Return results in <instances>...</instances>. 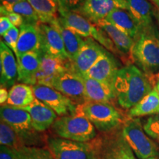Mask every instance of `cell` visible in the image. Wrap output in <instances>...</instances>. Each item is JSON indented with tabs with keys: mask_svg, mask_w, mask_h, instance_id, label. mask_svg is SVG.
I'll use <instances>...</instances> for the list:
<instances>
[{
	"mask_svg": "<svg viewBox=\"0 0 159 159\" xmlns=\"http://www.w3.org/2000/svg\"><path fill=\"white\" fill-rule=\"evenodd\" d=\"M156 83L153 75L130 64L119 69L112 85L119 106L130 110L151 92Z\"/></svg>",
	"mask_w": 159,
	"mask_h": 159,
	"instance_id": "6da1fadb",
	"label": "cell"
},
{
	"mask_svg": "<svg viewBox=\"0 0 159 159\" xmlns=\"http://www.w3.org/2000/svg\"><path fill=\"white\" fill-rule=\"evenodd\" d=\"M134 63L149 75L159 72V33L157 26L143 29L134 41Z\"/></svg>",
	"mask_w": 159,
	"mask_h": 159,
	"instance_id": "7a4b0ae2",
	"label": "cell"
},
{
	"mask_svg": "<svg viewBox=\"0 0 159 159\" xmlns=\"http://www.w3.org/2000/svg\"><path fill=\"white\" fill-rule=\"evenodd\" d=\"M77 110L84 115L97 130L104 134L119 129L128 118L110 103L85 102L77 105Z\"/></svg>",
	"mask_w": 159,
	"mask_h": 159,
	"instance_id": "3957f363",
	"label": "cell"
},
{
	"mask_svg": "<svg viewBox=\"0 0 159 159\" xmlns=\"http://www.w3.org/2000/svg\"><path fill=\"white\" fill-rule=\"evenodd\" d=\"M52 130L57 137L76 142H91L97 137L95 127L77 110L75 114L57 118Z\"/></svg>",
	"mask_w": 159,
	"mask_h": 159,
	"instance_id": "277c9868",
	"label": "cell"
},
{
	"mask_svg": "<svg viewBox=\"0 0 159 159\" xmlns=\"http://www.w3.org/2000/svg\"><path fill=\"white\" fill-rule=\"evenodd\" d=\"M47 147L54 159H99V139L81 142L51 137Z\"/></svg>",
	"mask_w": 159,
	"mask_h": 159,
	"instance_id": "5b68a950",
	"label": "cell"
},
{
	"mask_svg": "<svg viewBox=\"0 0 159 159\" xmlns=\"http://www.w3.org/2000/svg\"><path fill=\"white\" fill-rule=\"evenodd\" d=\"M58 19L65 27L80 35L83 38H92L95 41H98L99 44L114 54L119 55L121 58V55L115 47L114 43L111 41L106 33L102 30L97 27L96 25L91 23L82 15L76 12L58 11Z\"/></svg>",
	"mask_w": 159,
	"mask_h": 159,
	"instance_id": "8992f818",
	"label": "cell"
},
{
	"mask_svg": "<svg viewBox=\"0 0 159 159\" xmlns=\"http://www.w3.org/2000/svg\"><path fill=\"white\" fill-rule=\"evenodd\" d=\"M121 132L137 158L148 159L159 157L158 146L145 133L139 118L128 117L121 127Z\"/></svg>",
	"mask_w": 159,
	"mask_h": 159,
	"instance_id": "52a82bcc",
	"label": "cell"
},
{
	"mask_svg": "<svg viewBox=\"0 0 159 159\" xmlns=\"http://www.w3.org/2000/svg\"><path fill=\"white\" fill-rule=\"evenodd\" d=\"M1 120L14 130L25 146L38 144L39 137L32 125L30 115L27 111L11 105H2L0 108Z\"/></svg>",
	"mask_w": 159,
	"mask_h": 159,
	"instance_id": "ba28073f",
	"label": "cell"
},
{
	"mask_svg": "<svg viewBox=\"0 0 159 159\" xmlns=\"http://www.w3.org/2000/svg\"><path fill=\"white\" fill-rule=\"evenodd\" d=\"M35 97L52 109L58 116L75 114L77 105L60 91L47 85H32Z\"/></svg>",
	"mask_w": 159,
	"mask_h": 159,
	"instance_id": "9c48e42d",
	"label": "cell"
},
{
	"mask_svg": "<svg viewBox=\"0 0 159 159\" xmlns=\"http://www.w3.org/2000/svg\"><path fill=\"white\" fill-rule=\"evenodd\" d=\"M98 139L99 159H136L123 137L121 129L107 133L105 136Z\"/></svg>",
	"mask_w": 159,
	"mask_h": 159,
	"instance_id": "30bf717a",
	"label": "cell"
},
{
	"mask_svg": "<svg viewBox=\"0 0 159 159\" xmlns=\"http://www.w3.org/2000/svg\"><path fill=\"white\" fill-rule=\"evenodd\" d=\"M127 10L125 0H85L76 13L82 15L91 23L97 25L107 17L114 9Z\"/></svg>",
	"mask_w": 159,
	"mask_h": 159,
	"instance_id": "8fae6325",
	"label": "cell"
},
{
	"mask_svg": "<svg viewBox=\"0 0 159 159\" xmlns=\"http://www.w3.org/2000/svg\"><path fill=\"white\" fill-rule=\"evenodd\" d=\"M106 50L92 38H86L83 47L77 57L69 64V70L79 75H84Z\"/></svg>",
	"mask_w": 159,
	"mask_h": 159,
	"instance_id": "7c38bea8",
	"label": "cell"
},
{
	"mask_svg": "<svg viewBox=\"0 0 159 159\" xmlns=\"http://www.w3.org/2000/svg\"><path fill=\"white\" fill-rule=\"evenodd\" d=\"M52 88L69 97L77 105L87 102L82 77L69 69L55 81Z\"/></svg>",
	"mask_w": 159,
	"mask_h": 159,
	"instance_id": "4fadbf2b",
	"label": "cell"
},
{
	"mask_svg": "<svg viewBox=\"0 0 159 159\" xmlns=\"http://www.w3.org/2000/svg\"><path fill=\"white\" fill-rule=\"evenodd\" d=\"M70 61L66 62L47 54L41 49V65L36 77V84L52 87L61 75L69 69Z\"/></svg>",
	"mask_w": 159,
	"mask_h": 159,
	"instance_id": "5bb4252c",
	"label": "cell"
},
{
	"mask_svg": "<svg viewBox=\"0 0 159 159\" xmlns=\"http://www.w3.org/2000/svg\"><path fill=\"white\" fill-rule=\"evenodd\" d=\"M39 27L41 36V49L47 54L63 61L69 60L59 31L53 25L39 22Z\"/></svg>",
	"mask_w": 159,
	"mask_h": 159,
	"instance_id": "9a60e30c",
	"label": "cell"
},
{
	"mask_svg": "<svg viewBox=\"0 0 159 159\" xmlns=\"http://www.w3.org/2000/svg\"><path fill=\"white\" fill-rule=\"evenodd\" d=\"M97 27L106 33L114 43L115 47L121 55V59L127 65L134 63L132 57V50L134 45V40L122 33L110 22L103 19L96 25Z\"/></svg>",
	"mask_w": 159,
	"mask_h": 159,
	"instance_id": "2e32d148",
	"label": "cell"
},
{
	"mask_svg": "<svg viewBox=\"0 0 159 159\" xmlns=\"http://www.w3.org/2000/svg\"><path fill=\"white\" fill-rule=\"evenodd\" d=\"M119 69L121 68L116 57L106 51L84 75L100 82L112 84Z\"/></svg>",
	"mask_w": 159,
	"mask_h": 159,
	"instance_id": "e0dca14e",
	"label": "cell"
},
{
	"mask_svg": "<svg viewBox=\"0 0 159 159\" xmlns=\"http://www.w3.org/2000/svg\"><path fill=\"white\" fill-rule=\"evenodd\" d=\"M20 108L29 113L32 125L39 133L48 130L57 119V114L52 109L36 98L30 105Z\"/></svg>",
	"mask_w": 159,
	"mask_h": 159,
	"instance_id": "ac0fdd59",
	"label": "cell"
},
{
	"mask_svg": "<svg viewBox=\"0 0 159 159\" xmlns=\"http://www.w3.org/2000/svg\"><path fill=\"white\" fill-rule=\"evenodd\" d=\"M41 49L39 52L25 53L16 58L18 64V80L21 83L36 85V77L41 65Z\"/></svg>",
	"mask_w": 159,
	"mask_h": 159,
	"instance_id": "d6986e66",
	"label": "cell"
},
{
	"mask_svg": "<svg viewBox=\"0 0 159 159\" xmlns=\"http://www.w3.org/2000/svg\"><path fill=\"white\" fill-rule=\"evenodd\" d=\"M41 49V36L39 24L25 23L20 27L16 51L18 58L20 55L30 52H39Z\"/></svg>",
	"mask_w": 159,
	"mask_h": 159,
	"instance_id": "ffe728a7",
	"label": "cell"
},
{
	"mask_svg": "<svg viewBox=\"0 0 159 159\" xmlns=\"http://www.w3.org/2000/svg\"><path fill=\"white\" fill-rule=\"evenodd\" d=\"M80 76L82 77L84 83L87 102L112 104L115 100H116V94L112 84L100 82L85 75Z\"/></svg>",
	"mask_w": 159,
	"mask_h": 159,
	"instance_id": "44dd1931",
	"label": "cell"
},
{
	"mask_svg": "<svg viewBox=\"0 0 159 159\" xmlns=\"http://www.w3.org/2000/svg\"><path fill=\"white\" fill-rule=\"evenodd\" d=\"M0 67L1 86L12 88L18 80V64L13 52L3 42L0 41Z\"/></svg>",
	"mask_w": 159,
	"mask_h": 159,
	"instance_id": "7402d4cb",
	"label": "cell"
},
{
	"mask_svg": "<svg viewBox=\"0 0 159 159\" xmlns=\"http://www.w3.org/2000/svg\"><path fill=\"white\" fill-rule=\"evenodd\" d=\"M127 11L134 18L136 22L143 29L156 26L154 19H156V7L148 0H125Z\"/></svg>",
	"mask_w": 159,
	"mask_h": 159,
	"instance_id": "603a6c76",
	"label": "cell"
},
{
	"mask_svg": "<svg viewBox=\"0 0 159 159\" xmlns=\"http://www.w3.org/2000/svg\"><path fill=\"white\" fill-rule=\"evenodd\" d=\"M105 19L134 41L142 32L140 26L127 10L114 9Z\"/></svg>",
	"mask_w": 159,
	"mask_h": 159,
	"instance_id": "cb8c5ba5",
	"label": "cell"
},
{
	"mask_svg": "<svg viewBox=\"0 0 159 159\" xmlns=\"http://www.w3.org/2000/svg\"><path fill=\"white\" fill-rule=\"evenodd\" d=\"M51 25L54 26L59 31L60 34L62 37L66 52L68 55L69 61L72 62L77 57L80 50L84 45L85 39H84L83 37L75 33L74 31L65 27L60 22L58 18L54 22H52V24H51Z\"/></svg>",
	"mask_w": 159,
	"mask_h": 159,
	"instance_id": "d4e9b609",
	"label": "cell"
},
{
	"mask_svg": "<svg viewBox=\"0 0 159 159\" xmlns=\"http://www.w3.org/2000/svg\"><path fill=\"white\" fill-rule=\"evenodd\" d=\"M159 113V94L156 87L151 92L144 97L138 104L130 108L128 111V116L130 118L148 116Z\"/></svg>",
	"mask_w": 159,
	"mask_h": 159,
	"instance_id": "484cf974",
	"label": "cell"
},
{
	"mask_svg": "<svg viewBox=\"0 0 159 159\" xmlns=\"http://www.w3.org/2000/svg\"><path fill=\"white\" fill-rule=\"evenodd\" d=\"M35 99L32 85L18 83L10 89L8 99L6 105L16 108H23L30 105Z\"/></svg>",
	"mask_w": 159,
	"mask_h": 159,
	"instance_id": "4316f807",
	"label": "cell"
},
{
	"mask_svg": "<svg viewBox=\"0 0 159 159\" xmlns=\"http://www.w3.org/2000/svg\"><path fill=\"white\" fill-rule=\"evenodd\" d=\"M39 16L41 23L51 25L58 16V5L55 0H27Z\"/></svg>",
	"mask_w": 159,
	"mask_h": 159,
	"instance_id": "83f0119b",
	"label": "cell"
},
{
	"mask_svg": "<svg viewBox=\"0 0 159 159\" xmlns=\"http://www.w3.org/2000/svg\"><path fill=\"white\" fill-rule=\"evenodd\" d=\"M1 7L7 11L21 15L25 20V23L39 24L40 22L39 16L27 0H23L13 5H1Z\"/></svg>",
	"mask_w": 159,
	"mask_h": 159,
	"instance_id": "f1b7e54d",
	"label": "cell"
},
{
	"mask_svg": "<svg viewBox=\"0 0 159 159\" xmlns=\"http://www.w3.org/2000/svg\"><path fill=\"white\" fill-rule=\"evenodd\" d=\"M0 144L15 150H19L25 146L16 132L2 120L0 122Z\"/></svg>",
	"mask_w": 159,
	"mask_h": 159,
	"instance_id": "f546056e",
	"label": "cell"
},
{
	"mask_svg": "<svg viewBox=\"0 0 159 159\" xmlns=\"http://www.w3.org/2000/svg\"><path fill=\"white\" fill-rule=\"evenodd\" d=\"M16 159H54V158L47 149L24 146L16 150Z\"/></svg>",
	"mask_w": 159,
	"mask_h": 159,
	"instance_id": "4dcf8cb0",
	"label": "cell"
},
{
	"mask_svg": "<svg viewBox=\"0 0 159 159\" xmlns=\"http://www.w3.org/2000/svg\"><path fill=\"white\" fill-rule=\"evenodd\" d=\"M143 128L151 139L159 143V113L149 117L143 125Z\"/></svg>",
	"mask_w": 159,
	"mask_h": 159,
	"instance_id": "1f68e13d",
	"label": "cell"
},
{
	"mask_svg": "<svg viewBox=\"0 0 159 159\" xmlns=\"http://www.w3.org/2000/svg\"><path fill=\"white\" fill-rule=\"evenodd\" d=\"M19 36V30L13 26L2 36L3 42L5 43L13 52L16 51L18 39Z\"/></svg>",
	"mask_w": 159,
	"mask_h": 159,
	"instance_id": "d6a6232c",
	"label": "cell"
},
{
	"mask_svg": "<svg viewBox=\"0 0 159 159\" xmlns=\"http://www.w3.org/2000/svg\"><path fill=\"white\" fill-rule=\"evenodd\" d=\"M85 0H57L58 11H76Z\"/></svg>",
	"mask_w": 159,
	"mask_h": 159,
	"instance_id": "836d02e7",
	"label": "cell"
},
{
	"mask_svg": "<svg viewBox=\"0 0 159 159\" xmlns=\"http://www.w3.org/2000/svg\"><path fill=\"white\" fill-rule=\"evenodd\" d=\"M0 12H1V16H5L8 18L11 22L16 27H21L24 24H25V20L21 15L18 13H13V12L7 11L4 9L2 7H0Z\"/></svg>",
	"mask_w": 159,
	"mask_h": 159,
	"instance_id": "e575fe53",
	"label": "cell"
},
{
	"mask_svg": "<svg viewBox=\"0 0 159 159\" xmlns=\"http://www.w3.org/2000/svg\"><path fill=\"white\" fill-rule=\"evenodd\" d=\"M16 150L5 145L0 147V159H16Z\"/></svg>",
	"mask_w": 159,
	"mask_h": 159,
	"instance_id": "d590c367",
	"label": "cell"
},
{
	"mask_svg": "<svg viewBox=\"0 0 159 159\" xmlns=\"http://www.w3.org/2000/svg\"><path fill=\"white\" fill-rule=\"evenodd\" d=\"M13 27V25H12L8 18L5 16H1L0 17V35L1 36H3Z\"/></svg>",
	"mask_w": 159,
	"mask_h": 159,
	"instance_id": "8d00e7d4",
	"label": "cell"
},
{
	"mask_svg": "<svg viewBox=\"0 0 159 159\" xmlns=\"http://www.w3.org/2000/svg\"><path fill=\"white\" fill-rule=\"evenodd\" d=\"M8 96L9 91H7V89L1 86V89H0V103H1V105H5V102H7Z\"/></svg>",
	"mask_w": 159,
	"mask_h": 159,
	"instance_id": "74e56055",
	"label": "cell"
},
{
	"mask_svg": "<svg viewBox=\"0 0 159 159\" xmlns=\"http://www.w3.org/2000/svg\"><path fill=\"white\" fill-rule=\"evenodd\" d=\"M21 1H23V0H1V5H13V4L18 3Z\"/></svg>",
	"mask_w": 159,
	"mask_h": 159,
	"instance_id": "f35d334b",
	"label": "cell"
},
{
	"mask_svg": "<svg viewBox=\"0 0 159 159\" xmlns=\"http://www.w3.org/2000/svg\"><path fill=\"white\" fill-rule=\"evenodd\" d=\"M151 1H152V2L155 5H156L157 8L159 9V0H151Z\"/></svg>",
	"mask_w": 159,
	"mask_h": 159,
	"instance_id": "ab89813d",
	"label": "cell"
},
{
	"mask_svg": "<svg viewBox=\"0 0 159 159\" xmlns=\"http://www.w3.org/2000/svg\"><path fill=\"white\" fill-rule=\"evenodd\" d=\"M156 20L158 21V29H159V9H158L156 7Z\"/></svg>",
	"mask_w": 159,
	"mask_h": 159,
	"instance_id": "60d3db41",
	"label": "cell"
},
{
	"mask_svg": "<svg viewBox=\"0 0 159 159\" xmlns=\"http://www.w3.org/2000/svg\"><path fill=\"white\" fill-rule=\"evenodd\" d=\"M153 77H154L155 81H156V83L157 80H159V72L157 73V74H156V75H154Z\"/></svg>",
	"mask_w": 159,
	"mask_h": 159,
	"instance_id": "b9f144b4",
	"label": "cell"
},
{
	"mask_svg": "<svg viewBox=\"0 0 159 159\" xmlns=\"http://www.w3.org/2000/svg\"><path fill=\"white\" fill-rule=\"evenodd\" d=\"M157 89V91H158V93L159 94V80H157L156 81V86H155Z\"/></svg>",
	"mask_w": 159,
	"mask_h": 159,
	"instance_id": "7bdbcfd3",
	"label": "cell"
},
{
	"mask_svg": "<svg viewBox=\"0 0 159 159\" xmlns=\"http://www.w3.org/2000/svg\"><path fill=\"white\" fill-rule=\"evenodd\" d=\"M148 159H159V157H154V158H150Z\"/></svg>",
	"mask_w": 159,
	"mask_h": 159,
	"instance_id": "ee69618b",
	"label": "cell"
},
{
	"mask_svg": "<svg viewBox=\"0 0 159 159\" xmlns=\"http://www.w3.org/2000/svg\"><path fill=\"white\" fill-rule=\"evenodd\" d=\"M55 1H56V2H57V0H55Z\"/></svg>",
	"mask_w": 159,
	"mask_h": 159,
	"instance_id": "f6af8a7d",
	"label": "cell"
}]
</instances>
